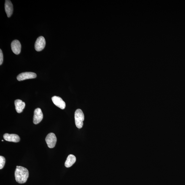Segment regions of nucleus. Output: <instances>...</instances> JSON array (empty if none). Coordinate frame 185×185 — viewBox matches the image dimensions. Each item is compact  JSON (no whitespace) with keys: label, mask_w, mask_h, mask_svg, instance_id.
I'll list each match as a JSON object with an SVG mask.
<instances>
[{"label":"nucleus","mask_w":185,"mask_h":185,"mask_svg":"<svg viewBox=\"0 0 185 185\" xmlns=\"http://www.w3.org/2000/svg\"><path fill=\"white\" fill-rule=\"evenodd\" d=\"M6 160L5 157L1 156H0V169H2L4 166Z\"/></svg>","instance_id":"ddd939ff"},{"label":"nucleus","mask_w":185,"mask_h":185,"mask_svg":"<svg viewBox=\"0 0 185 185\" xmlns=\"http://www.w3.org/2000/svg\"><path fill=\"white\" fill-rule=\"evenodd\" d=\"M2 141H4V140H2Z\"/></svg>","instance_id":"2eb2a0df"},{"label":"nucleus","mask_w":185,"mask_h":185,"mask_svg":"<svg viewBox=\"0 0 185 185\" xmlns=\"http://www.w3.org/2000/svg\"><path fill=\"white\" fill-rule=\"evenodd\" d=\"M37 75L36 73L32 72H25L20 73L17 77V79L19 81H21L29 79L36 78Z\"/></svg>","instance_id":"39448f33"},{"label":"nucleus","mask_w":185,"mask_h":185,"mask_svg":"<svg viewBox=\"0 0 185 185\" xmlns=\"http://www.w3.org/2000/svg\"><path fill=\"white\" fill-rule=\"evenodd\" d=\"M43 114L41 110L37 108L34 111L33 118V123L35 124H39L42 121L43 119Z\"/></svg>","instance_id":"423d86ee"},{"label":"nucleus","mask_w":185,"mask_h":185,"mask_svg":"<svg viewBox=\"0 0 185 185\" xmlns=\"http://www.w3.org/2000/svg\"><path fill=\"white\" fill-rule=\"evenodd\" d=\"M5 10L8 17H10L12 15L13 12V7L11 2L9 0L5 1Z\"/></svg>","instance_id":"9d476101"},{"label":"nucleus","mask_w":185,"mask_h":185,"mask_svg":"<svg viewBox=\"0 0 185 185\" xmlns=\"http://www.w3.org/2000/svg\"><path fill=\"white\" fill-rule=\"evenodd\" d=\"M3 61V55L2 50H0V65H1Z\"/></svg>","instance_id":"4468645a"},{"label":"nucleus","mask_w":185,"mask_h":185,"mask_svg":"<svg viewBox=\"0 0 185 185\" xmlns=\"http://www.w3.org/2000/svg\"><path fill=\"white\" fill-rule=\"evenodd\" d=\"M54 104L57 107L62 110H64L66 107V103L60 97L54 96L51 98Z\"/></svg>","instance_id":"6e6552de"},{"label":"nucleus","mask_w":185,"mask_h":185,"mask_svg":"<svg viewBox=\"0 0 185 185\" xmlns=\"http://www.w3.org/2000/svg\"><path fill=\"white\" fill-rule=\"evenodd\" d=\"M15 104L16 110L18 113L22 112L26 106L25 103L20 99L15 100Z\"/></svg>","instance_id":"9b49d317"},{"label":"nucleus","mask_w":185,"mask_h":185,"mask_svg":"<svg viewBox=\"0 0 185 185\" xmlns=\"http://www.w3.org/2000/svg\"><path fill=\"white\" fill-rule=\"evenodd\" d=\"M12 50L13 53L16 55H18L21 52V44L18 40H13L11 44Z\"/></svg>","instance_id":"1a4fd4ad"},{"label":"nucleus","mask_w":185,"mask_h":185,"mask_svg":"<svg viewBox=\"0 0 185 185\" xmlns=\"http://www.w3.org/2000/svg\"><path fill=\"white\" fill-rule=\"evenodd\" d=\"M15 174L16 181L20 184L26 183L29 176L28 170L21 166H17Z\"/></svg>","instance_id":"f257e3e1"},{"label":"nucleus","mask_w":185,"mask_h":185,"mask_svg":"<svg viewBox=\"0 0 185 185\" xmlns=\"http://www.w3.org/2000/svg\"><path fill=\"white\" fill-rule=\"evenodd\" d=\"M57 140V138L55 134L53 133H49L45 138L46 143L50 148L55 147Z\"/></svg>","instance_id":"7ed1b4c3"},{"label":"nucleus","mask_w":185,"mask_h":185,"mask_svg":"<svg viewBox=\"0 0 185 185\" xmlns=\"http://www.w3.org/2000/svg\"><path fill=\"white\" fill-rule=\"evenodd\" d=\"M46 41L44 37L40 36L38 37L35 42V48L37 51L43 50L45 47Z\"/></svg>","instance_id":"20e7f679"},{"label":"nucleus","mask_w":185,"mask_h":185,"mask_svg":"<svg viewBox=\"0 0 185 185\" xmlns=\"http://www.w3.org/2000/svg\"><path fill=\"white\" fill-rule=\"evenodd\" d=\"M75 157L72 154L69 155L67 158L65 163V166L67 168L70 167L75 164L76 162Z\"/></svg>","instance_id":"f8f14e48"},{"label":"nucleus","mask_w":185,"mask_h":185,"mask_svg":"<svg viewBox=\"0 0 185 185\" xmlns=\"http://www.w3.org/2000/svg\"><path fill=\"white\" fill-rule=\"evenodd\" d=\"M75 124L78 128H82L84 120V114L82 110L78 109L75 111Z\"/></svg>","instance_id":"f03ea898"},{"label":"nucleus","mask_w":185,"mask_h":185,"mask_svg":"<svg viewBox=\"0 0 185 185\" xmlns=\"http://www.w3.org/2000/svg\"><path fill=\"white\" fill-rule=\"evenodd\" d=\"M3 138L5 140L10 142L17 143L19 142L20 140L19 135L14 134L5 133L4 135Z\"/></svg>","instance_id":"0eeeda50"}]
</instances>
